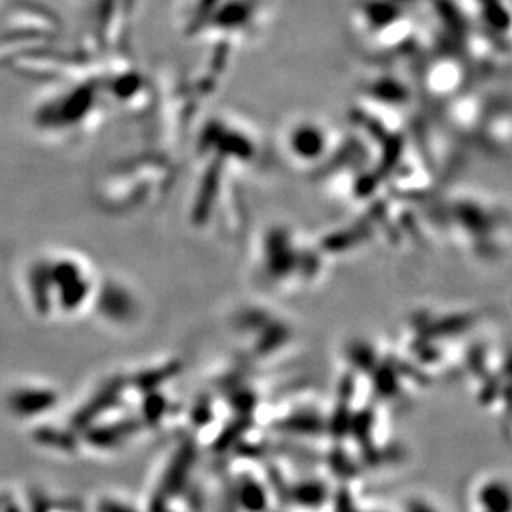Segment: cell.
Instances as JSON below:
<instances>
[{
	"mask_svg": "<svg viewBox=\"0 0 512 512\" xmlns=\"http://www.w3.org/2000/svg\"><path fill=\"white\" fill-rule=\"evenodd\" d=\"M329 126L315 118L300 116L285 126L282 145L285 155L299 166L312 165L329 155L332 133Z\"/></svg>",
	"mask_w": 512,
	"mask_h": 512,
	"instance_id": "6da1fadb",
	"label": "cell"
}]
</instances>
